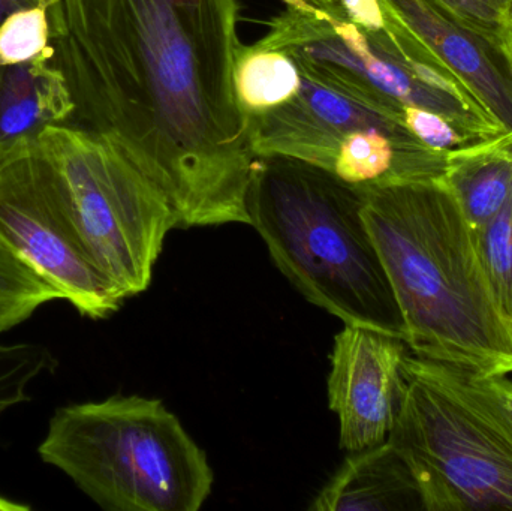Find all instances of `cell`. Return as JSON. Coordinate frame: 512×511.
<instances>
[{
  "mask_svg": "<svg viewBox=\"0 0 512 511\" xmlns=\"http://www.w3.org/2000/svg\"><path fill=\"white\" fill-rule=\"evenodd\" d=\"M439 180L472 230H480L512 191V131L448 152Z\"/></svg>",
  "mask_w": 512,
  "mask_h": 511,
  "instance_id": "cell-12",
  "label": "cell"
},
{
  "mask_svg": "<svg viewBox=\"0 0 512 511\" xmlns=\"http://www.w3.org/2000/svg\"><path fill=\"white\" fill-rule=\"evenodd\" d=\"M0 243L83 317L104 320L126 300L75 233L51 185L36 137L0 150Z\"/></svg>",
  "mask_w": 512,
  "mask_h": 511,
  "instance_id": "cell-7",
  "label": "cell"
},
{
  "mask_svg": "<svg viewBox=\"0 0 512 511\" xmlns=\"http://www.w3.org/2000/svg\"><path fill=\"white\" fill-rule=\"evenodd\" d=\"M346 18L363 30L384 29V14L379 0H342Z\"/></svg>",
  "mask_w": 512,
  "mask_h": 511,
  "instance_id": "cell-22",
  "label": "cell"
},
{
  "mask_svg": "<svg viewBox=\"0 0 512 511\" xmlns=\"http://www.w3.org/2000/svg\"><path fill=\"white\" fill-rule=\"evenodd\" d=\"M499 51H501L502 57H504L505 63H507L508 69H510L512 74V30L505 36Z\"/></svg>",
  "mask_w": 512,
  "mask_h": 511,
  "instance_id": "cell-25",
  "label": "cell"
},
{
  "mask_svg": "<svg viewBox=\"0 0 512 511\" xmlns=\"http://www.w3.org/2000/svg\"><path fill=\"white\" fill-rule=\"evenodd\" d=\"M442 377L459 390L512 446V381L436 362Z\"/></svg>",
  "mask_w": 512,
  "mask_h": 511,
  "instance_id": "cell-18",
  "label": "cell"
},
{
  "mask_svg": "<svg viewBox=\"0 0 512 511\" xmlns=\"http://www.w3.org/2000/svg\"><path fill=\"white\" fill-rule=\"evenodd\" d=\"M403 23L465 84L481 110L512 131V74L502 54L445 14L433 0H387Z\"/></svg>",
  "mask_w": 512,
  "mask_h": 511,
  "instance_id": "cell-9",
  "label": "cell"
},
{
  "mask_svg": "<svg viewBox=\"0 0 512 511\" xmlns=\"http://www.w3.org/2000/svg\"><path fill=\"white\" fill-rule=\"evenodd\" d=\"M457 24L499 51L512 30V0H433ZM501 53V51H499Z\"/></svg>",
  "mask_w": 512,
  "mask_h": 511,
  "instance_id": "cell-20",
  "label": "cell"
},
{
  "mask_svg": "<svg viewBox=\"0 0 512 511\" xmlns=\"http://www.w3.org/2000/svg\"><path fill=\"white\" fill-rule=\"evenodd\" d=\"M282 2L286 3V6H313V8L328 12L331 17L348 20L342 0H282Z\"/></svg>",
  "mask_w": 512,
  "mask_h": 511,
  "instance_id": "cell-23",
  "label": "cell"
},
{
  "mask_svg": "<svg viewBox=\"0 0 512 511\" xmlns=\"http://www.w3.org/2000/svg\"><path fill=\"white\" fill-rule=\"evenodd\" d=\"M248 215L274 264L310 303L343 324L405 341V321L357 185L298 159L258 156Z\"/></svg>",
  "mask_w": 512,
  "mask_h": 511,
  "instance_id": "cell-3",
  "label": "cell"
},
{
  "mask_svg": "<svg viewBox=\"0 0 512 511\" xmlns=\"http://www.w3.org/2000/svg\"><path fill=\"white\" fill-rule=\"evenodd\" d=\"M406 348L403 339L358 324H345L334 338L328 404L346 452L388 440L402 398Z\"/></svg>",
  "mask_w": 512,
  "mask_h": 511,
  "instance_id": "cell-8",
  "label": "cell"
},
{
  "mask_svg": "<svg viewBox=\"0 0 512 511\" xmlns=\"http://www.w3.org/2000/svg\"><path fill=\"white\" fill-rule=\"evenodd\" d=\"M239 0H62L54 42L80 128L170 201L180 228L248 224L256 158L237 98Z\"/></svg>",
  "mask_w": 512,
  "mask_h": 511,
  "instance_id": "cell-1",
  "label": "cell"
},
{
  "mask_svg": "<svg viewBox=\"0 0 512 511\" xmlns=\"http://www.w3.org/2000/svg\"><path fill=\"white\" fill-rule=\"evenodd\" d=\"M62 30V6L41 3L9 15L0 24V68L56 56Z\"/></svg>",
  "mask_w": 512,
  "mask_h": 511,
  "instance_id": "cell-15",
  "label": "cell"
},
{
  "mask_svg": "<svg viewBox=\"0 0 512 511\" xmlns=\"http://www.w3.org/2000/svg\"><path fill=\"white\" fill-rule=\"evenodd\" d=\"M309 510L424 511V506L408 464L385 441L351 453Z\"/></svg>",
  "mask_w": 512,
  "mask_h": 511,
  "instance_id": "cell-10",
  "label": "cell"
},
{
  "mask_svg": "<svg viewBox=\"0 0 512 511\" xmlns=\"http://www.w3.org/2000/svg\"><path fill=\"white\" fill-rule=\"evenodd\" d=\"M388 443L408 464L424 511L512 510V446L436 362L406 354Z\"/></svg>",
  "mask_w": 512,
  "mask_h": 511,
  "instance_id": "cell-6",
  "label": "cell"
},
{
  "mask_svg": "<svg viewBox=\"0 0 512 511\" xmlns=\"http://www.w3.org/2000/svg\"><path fill=\"white\" fill-rule=\"evenodd\" d=\"M68 78L54 57L0 68V150L45 129L74 122Z\"/></svg>",
  "mask_w": 512,
  "mask_h": 511,
  "instance_id": "cell-11",
  "label": "cell"
},
{
  "mask_svg": "<svg viewBox=\"0 0 512 511\" xmlns=\"http://www.w3.org/2000/svg\"><path fill=\"white\" fill-rule=\"evenodd\" d=\"M301 86L297 63L279 50L243 48L237 62L236 90L248 114L265 113L291 101Z\"/></svg>",
  "mask_w": 512,
  "mask_h": 511,
  "instance_id": "cell-13",
  "label": "cell"
},
{
  "mask_svg": "<svg viewBox=\"0 0 512 511\" xmlns=\"http://www.w3.org/2000/svg\"><path fill=\"white\" fill-rule=\"evenodd\" d=\"M475 240L499 306L512 323V191L504 206L475 231Z\"/></svg>",
  "mask_w": 512,
  "mask_h": 511,
  "instance_id": "cell-17",
  "label": "cell"
},
{
  "mask_svg": "<svg viewBox=\"0 0 512 511\" xmlns=\"http://www.w3.org/2000/svg\"><path fill=\"white\" fill-rule=\"evenodd\" d=\"M38 452L105 510L198 511L215 480L180 420L141 396L59 408Z\"/></svg>",
  "mask_w": 512,
  "mask_h": 511,
  "instance_id": "cell-4",
  "label": "cell"
},
{
  "mask_svg": "<svg viewBox=\"0 0 512 511\" xmlns=\"http://www.w3.org/2000/svg\"><path fill=\"white\" fill-rule=\"evenodd\" d=\"M62 299L32 267L0 243V333L29 320L42 305Z\"/></svg>",
  "mask_w": 512,
  "mask_h": 511,
  "instance_id": "cell-16",
  "label": "cell"
},
{
  "mask_svg": "<svg viewBox=\"0 0 512 511\" xmlns=\"http://www.w3.org/2000/svg\"><path fill=\"white\" fill-rule=\"evenodd\" d=\"M403 123L420 143L436 152L448 153L474 143L447 117L427 108L403 105ZM477 143V141H475Z\"/></svg>",
  "mask_w": 512,
  "mask_h": 511,
  "instance_id": "cell-21",
  "label": "cell"
},
{
  "mask_svg": "<svg viewBox=\"0 0 512 511\" xmlns=\"http://www.w3.org/2000/svg\"><path fill=\"white\" fill-rule=\"evenodd\" d=\"M54 365L56 362L44 345L0 342V416L9 408L29 401L30 383Z\"/></svg>",
  "mask_w": 512,
  "mask_h": 511,
  "instance_id": "cell-19",
  "label": "cell"
},
{
  "mask_svg": "<svg viewBox=\"0 0 512 511\" xmlns=\"http://www.w3.org/2000/svg\"><path fill=\"white\" fill-rule=\"evenodd\" d=\"M412 354L481 375L512 374V323L475 231L439 179L357 185Z\"/></svg>",
  "mask_w": 512,
  "mask_h": 511,
  "instance_id": "cell-2",
  "label": "cell"
},
{
  "mask_svg": "<svg viewBox=\"0 0 512 511\" xmlns=\"http://www.w3.org/2000/svg\"><path fill=\"white\" fill-rule=\"evenodd\" d=\"M41 3L57 6V8L62 6V0H0V24H2L9 15L14 14V12L29 8V6L41 5Z\"/></svg>",
  "mask_w": 512,
  "mask_h": 511,
  "instance_id": "cell-24",
  "label": "cell"
},
{
  "mask_svg": "<svg viewBox=\"0 0 512 511\" xmlns=\"http://www.w3.org/2000/svg\"><path fill=\"white\" fill-rule=\"evenodd\" d=\"M333 174L351 185L412 180L394 141L376 129H361L343 138Z\"/></svg>",
  "mask_w": 512,
  "mask_h": 511,
  "instance_id": "cell-14",
  "label": "cell"
},
{
  "mask_svg": "<svg viewBox=\"0 0 512 511\" xmlns=\"http://www.w3.org/2000/svg\"><path fill=\"white\" fill-rule=\"evenodd\" d=\"M54 192L87 254L125 299L149 288L179 219L164 194L104 138L77 125L36 137Z\"/></svg>",
  "mask_w": 512,
  "mask_h": 511,
  "instance_id": "cell-5",
  "label": "cell"
}]
</instances>
